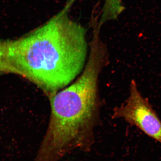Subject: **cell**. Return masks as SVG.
Segmentation results:
<instances>
[{
    "mask_svg": "<svg viewBox=\"0 0 161 161\" xmlns=\"http://www.w3.org/2000/svg\"><path fill=\"white\" fill-rule=\"evenodd\" d=\"M72 3L25 36L7 41L16 75L35 84L48 98L73 81L86 61V30L69 16Z\"/></svg>",
    "mask_w": 161,
    "mask_h": 161,
    "instance_id": "1",
    "label": "cell"
},
{
    "mask_svg": "<svg viewBox=\"0 0 161 161\" xmlns=\"http://www.w3.org/2000/svg\"><path fill=\"white\" fill-rule=\"evenodd\" d=\"M107 62L106 51L94 38L82 74L49 98V124L34 161H58L75 150H91L100 108L98 78Z\"/></svg>",
    "mask_w": 161,
    "mask_h": 161,
    "instance_id": "2",
    "label": "cell"
},
{
    "mask_svg": "<svg viewBox=\"0 0 161 161\" xmlns=\"http://www.w3.org/2000/svg\"><path fill=\"white\" fill-rule=\"evenodd\" d=\"M112 117L124 119L161 144V120L139 91L135 80L130 82L129 97L125 103L115 108Z\"/></svg>",
    "mask_w": 161,
    "mask_h": 161,
    "instance_id": "3",
    "label": "cell"
},
{
    "mask_svg": "<svg viewBox=\"0 0 161 161\" xmlns=\"http://www.w3.org/2000/svg\"><path fill=\"white\" fill-rule=\"evenodd\" d=\"M122 0H105L103 9L100 23L115 19L123 11Z\"/></svg>",
    "mask_w": 161,
    "mask_h": 161,
    "instance_id": "4",
    "label": "cell"
},
{
    "mask_svg": "<svg viewBox=\"0 0 161 161\" xmlns=\"http://www.w3.org/2000/svg\"><path fill=\"white\" fill-rule=\"evenodd\" d=\"M0 73L16 75L15 71L8 58L7 41H0Z\"/></svg>",
    "mask_w": 161,
    "mask_h": 161,
    "instance_id": "5",
    "label": "cell"
}]
</instances>
